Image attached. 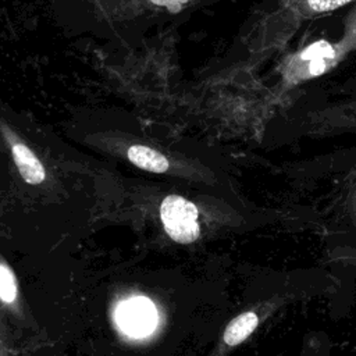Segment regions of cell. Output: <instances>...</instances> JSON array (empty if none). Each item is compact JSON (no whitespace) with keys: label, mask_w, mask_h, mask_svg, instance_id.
I'll use <instances>...</instances> for the list:
<instances>
[{"label":"cell","mask_w":356,"mask_h":356,"mask_svg":"<svg viewBox=\"0 0 356 356\" xmlns=\"http://www.w3.org/2000/svg\"><path fill=\"white\" fill-rule=\"evenodd\" d=\"M17 298V285L13 271L4 266L0 264V299L4 303H13Z\"/></svg>","instance_id":"8992f818"},{"label":"cell","mask_w":356,"mask_h":356,"mask_svg":"<svg viewBox=\"0 0 356 356\" xmlns=\"http://www.w3.org/2000/svg\"><path fill=\"white\" fill-rule=\"evenodd\" d=\"M11 154L19 175L29 185H39L46 179V170L40 159L18 139L11 140Z\"/></svg>","instance_id":"3957f363"},{"label":"cell","mask_w":356,"mask_h":356,"mask_svg":"<svg viewBox=\"0 0 356 356\" xmlns=\"http://www.w3.org/2000/svg\"><path fill=\"white\" fill-rule=\"evenodd\" d=\"M199 211L188 199L168 195L160 204V218L168 236L178 243H191L199 236Z\"/></svg>","instance_id":"6da1fadb"},{"label":"cell","mask_w":356,"mask_h":356,"mask_svg":"<svg viewBox=\"0 0 356 356\" xmlns=\"http://www.w3.org/2000/svg\"><path fill=\"white\" fill-rule=\"evenodd\" d=\"M127 156L134 165L149 172L161 174L170 170L168 159L161 152L149 146H143V145L129 146L127 150Z\"/></svg>","instance_id":"277c9868"},{"label":"cell","mask_w":356,"mask_h":356,"mask_svg":"<svg viewBox=\"0 0 356 356\" xmlns=\"http://www.w3.org/2000/svg\"><path fill=\"white\" fill-rule=\"evenodd\" d=\"M117 323L122 331L132 337L150 334L157 323L154 305L146 298H132L120 303L115 313Z\"/></svg>","instance_id":"7a4b0ae2"},{"label":"cell","mask_w":356,"mask_h":356,"mask_svg":"<svg viewBox=\"0 0 356 356\" xmlns=\"http://www.w3.org/2000/svg\"><path fill=\"white\" fill-rule=\"evenodd\" d=\"M352 0H307V4L310 6L312 10L317 13H324V11H331L335 8H339L341 6L348 4Z\"/></svg>","instance_id":"ba28073f"},{"label":"cell","mask_w":356,"mask_h":356,"mask_svg":"<svg viewBox=\"0 0 356 356\" xmlns=\"http://www.w3.org/2000/svg\"><path fill=\"white\" fill-rule=\"evenodd\" d=\"M156 6L167 7L170 10H179L188 0H150Z\"/></svg>","instance_id":"9c48e42d"},{"label":"cell","mask_w":356,"mask_h":356,"mask_svg":"<svg viewBox=\"0 0 356 356\" xmlns=\"http://www.w3.org/2000/svg\"><path fill=\"white\" fill-rule=\"evenodd\" d=\"M259 317L253 312H246L235 317L224 331V342L229 346H235L245 341L257 327Z\"/></svg>","instance_id":"5b68a950"},{"label":"cell","mask_w":356,"mask_h":356,"mask_svg":"<svg viewBox=\"0 0 356 356\" xmlns=\"http://www.w3.org/2000/svg\"><path fill=\"white\" fill-rule=\"evenodd\" d=\"M335 54L332 46L325 42V40H318L313 44H310L303 53H302V58L303 60H310L313 61H320V60H327V58H332Z\"/></svg>","instance_id":"52a82bcc"}]
</instances>
